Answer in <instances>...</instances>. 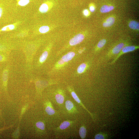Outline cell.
<instances>
[{"label":"cell","instance_id":"obj_1","mask_svg":"<svg viewBox=\"0 0 139 139\" xmlns=\"http://www.w3.org/2000/svg\"><path fill=\"white\" fill-rule=\"evenodd\" d=\"M125 46H126L125 44L123 42L120 43L116 45L106 55V58L109 59L112 58L113 57L114 58Z\"/></svg>","mask_w":139,"mask_h":139},{"label":"cell","instance_id":"obj_2","mask_svg":"<svg viewBox=\"0 0 139 139\" xmlns=\"http://www.w3.org/2000/svg\"><path fill=\"white\" fill-rule=\"evenodd\" d=\"M139 48V46H125L122 49L120 53L115 57L111 63V64H114L121 55L126 53L134 51Z\"/></svg>","mask_w":139,"mask_h":139},{"label":"cell","instance_id":"obj_3","mask_svg":"<svg viewBox=\"0 0 139 139\" xmlns=\"http://www.w3.org/2000/svg\"><path fill=\"white\" fill-rule=\"evenodd\" d=\"M75 53L74 52H70L63 56L61 59L57 63L59 66L63 65L65 63L71 60L74 57Z\"/></svg>","mask_w":139,"mask_h":139},{"label":"cell","instance_id":"obj_4","mask_svg":"<svg viewBox=\"0 0 139 139\" xmlns=\"http://www.w3.org/2000/svg\"><path fill=\"white\" fill-rule=\"evenodd\" d=\"M85 38V36L82 34H79L75 36L70 41L69 44L73 46L77 45L82 42Z\"/></svg>","mask_w":139,"mask_h":139},{"label":"cell","instance_id":"obj_5","mask_svg":"<svg viewBox=\"0 0 139 139\" xmlns=\"http://www.w3.org/2000/svg\"><path fill=\"white\" fill-rule=\"evenodd\" d=\"M65 106L67 111L70 113H73L76 111L74 104L70 101L67 100L66 101Z\"/></svg>","mask_w":139,"mask_h":139},{"label":"cell","instance_id":"obj_6","mask_svg":"<svg viewBox=\"0 0 139 139\" xmlns=\"http://www.w3.org/2000/svg\"><path fill=\"white\" fill-rule=\"evenodd\" d=\"M71 95L74 100L76 101L78 103L80 104L81 105H82L83 107L90 114L92 118L93 119V115L84 106L83 103L81 102V101L79 99V98L77 96L76 94L74 91H71L70 92Z\"/></svg>","mask_w":139,"mask_h":139},{"label":"cell","instance_id":"obj_7","mask_svg":"<svg viewBox=\"0 0 139 139\" xmlns=\"http://www.w3.org/2000/svg\"><path fill=\"white\" fill-rule=\"evenodd\" d=\"M115 21V18L113 17H110L107 18L105 22L103 24V26L104 27H108L112 26Z\"/></svg>","mask_w":139,"mask_h":139},{"label":"cell","instance_id":"obj_8","mask_svg":"<svg viewBox=\"0 0 139 139\" xmlns=\"http://www.w3.org/2000/svg\"><path fill=\"white\" fill-rule=\"evenodd\" d=\"M72 122L70 121H66L63 122L59 127H58V129L60 130H64L70 126L72 123Z\"/></svg>","mask_w":139,"mask_h":139},{"label":"cell","instance_id":"obj_9","mask_svg":"<svg viewBox=\"0 0 139 139\" xmlns=\"http://www.w3.org/2000/svg\"><path fill=\"white\" fill-rule=\"evenodd\" d=\"M55 99L57 103L60 104H61L64 101V96L61 93H58L55 95Z\"/></svg>","mask_w":139,"mask_h":139},{"label":"cell","instance_id":"obj_10","mask_svg":"<svg viewBox=\"0 0 139 139\" xmlns=\"http://www.w3.org/2000/svg\"><path fill=\"white\" fill-rule=\"evenodd\" d=\"M114 9V7L113 6L104 5L101 8L100 11L103 13H106L109 12Z\"/></svg>","mask_w":139,"mask_h":139},{"label":"cell","instance_id":"obj_11","mask_svg":"<svg viewBox=\"0 0 139 139\" xmlns=\"http://www.w3.org/2000/svg\"><path fill=\"white\" fill-rule=\"evenodd\" d=\"M45 111L46 113L50 115H54L55 113V111L50 103H49L48 105L45 108Z\"/></svg>","mask_w":139,"mask_h":139},{"label":"cell","instance_id":"obj_12","mask_svg":"<svg viewBox=\"0 0 139 139\" xmlns=\"http://www.w3.org/2000/svg\"><path fill=\"white\" fill-rule=\"evenodd\" d=\"M87 67V65L86 63L81 64L78 67L77 72L78 74H82L84 72Z\"/></svg>","mask_w":139,"mask_h":139},{"label":"cell","instance_id":"obj_13","mask_svg":"<svg viewBox=\"0 0 139 139\" xmlns=\"http://www.w3.org/2000/svg\"><path fill=\"white\" fill-rule=\"evenodd\" d=\"M79 136L82 139H84L86 137L87 134V130L85 126H81L79 130Z\"/></svg>","mask_w":139,"mask_h":139},{"label":"cell","instance_id":"obj_14","mask_svg":"<svg viewBox=\"0 0 139 139\" xmlns=\"http://www.w3.org/2000/svg\"><path fill=\"white\" fill-rule=\"evenodd\" d=\"M49 9V6L47 3H43L40 6L39 10L42 13H45L47 12Z\"/></svg>","mask_w":139,"mask_h":139},{"label":"cell","instance_id":"obj_15","mask_svg":"<svg viewBox=\"0 0 139 139\" xmlns=\"http://www.w3.org/2000/svg\"><path fill=\"white\" fill-rule=\"evenodd\" d=\"M129 27L133 30H139V23L136 21H130L129 24Z\"/></svg>","mask_w":139,"mask_h":139},{"label":"cell","instance_id":"obj_16","mask_svg":"<svg viewBox=\"0 0 139 139\" xmlns=\"http://www.w3.org/2000/svg\"><path fill=\"white\" fill-rule=\"evenodd\" d=\"M2 80L4 85L6 84L8 77V71L7 69L4 70L2 74Z\"/></svg>","mask_w":139,"mask_h":139},{"label":"cell","instance_id":"obj_17","mask_svg":"<svg viewBox=\"0 0 139 139\" xmlns=\"http://www.w3.org/2000/svg\"><path fill=\"white\" fill-rule=\"evenodd\" d=\"M48 55V52L47 51H45L44 52L39 58V62L42 63L44 62L47 59Z\"/></svg>","mask_w":139,"mask_h":139},{"label":"cell","instance_id":"obj_18","mask_svg":"<svg viewBox=\"0 0 139 139\" xmlns=\"http://www.w3.org/2000/svg\"><path fill=\"white\" fill-rule=\"evenodd\" d=\"M106 42V40L105 39H103L100 40L97 45V49L99 50L102 48L105 45Z\"/></svg>","mask_w":139,"mask_h":139},{"label":"cell","instance_id":"obj_19","mask_svg":"<svg viewBox=\"0 0 139 139\" xmlns=\"http://www.w3.org/2000/svg\"><path fill=\"white\" fill-rule=\"evenodd\" d=\"M50 30L49 27L47 26H43L39 28V32L41 33H47Z\"/></svg>","mask_w":139,"mask_h":139},{"label":"cell","instance_id":"obj_20","mask_svg":"<svg viewBox=\"0 0 139 139\" xmlns=\"http://www.w3.org/2000/svg\"><path fill=\"white\" fill-rule=\"evenodd\" d=\"M30 1V0H19L18 3L20 6H24L29 3Z\"/></svg>","mask_w":139,"mask_h":139},{"label":"cell","instance_id":"obj_21","mask_svg":"<svg viewBox=\"0 0 139 139\" xmlns=\"http://www.w3.org/2000/svg\"><path fill=\"white\" fill-rule=\"evenodd\" d=\"M107 135L100 133L96 135L95 137V139H104L107 138Z\"/></svg>","mask_w":139,"mask_h":139},{"label":"cell","instance_id":"obj_22","mask_svg":"<svg viewBox=\"0 0 139 139\" xmlns=\"http://www.w3.org/2000/svg\"><path fill=\"white\" fill-rule=\"evenodd\" d=\"M37 127L39 129L42 130L44 129L45 126L44 124L42 122H38L36 124Z\"/></svg>","mask_w":139,"mask_h":139},{"label":"cell","instance_id":"obj_23","mask_svg":"<svg viewBox=\"0 0 139 139\" xmlns=\"http://www.w3.org/2000/svg\"><path fill=\"white\" fill-rule=\"evenodd\" d=\"M7 26V30L8 29L10 30H12L14 29L15 28V26L13 25H10L8 26Z\"/></svg>","mask_w":139,"mask_h":139},{"label":"cell","instance_id":"obj_24","mask_svg":"<svg viewBox=\"0 0 139 139\" xmlns=\"http://www.w3.org/2000/svg\"><path fill=\"white\" fill-rule=\"evenodd\" d=\"M83 13L84 15L86 16H87L89 15V12L87 9L84 10L83 11Z\"/></svg>","mask_w":139,"mask_h":139},{"label":"cell","instance_id":"obj_25","mask_svg":"<svg viewBox=\"0 0 139 139\" xmlns=\"http://www.w3.org/2000/svg\"><path fill=\"white\" fill-rule=\"evenodd\" d=\"M89 9L91 12H94L95 9V7L94 5L92 4L90 5L89 7Z\"/></svg>","mask_w":139,"mask_h":139},{"label":"cell","instance_id":"obj_26","mask_svg":"<svg viewBox=\"0 0 139 139\" xmlns=\"http://www.w3.org/2000/svg\"><path fill=\"white\" fill-rule=\"evenodd\" d=\"M5 60V56L2 55L0 54V62H3Z\"/></svg>","mask_w":139,"mask_h":139},{"label":"cell","instance_id":"obj_27","mask_svg":"<svg viewBox=\"0 0 139 139\" xmlns=\"http://www.w3.org/2000/svg\"><path fill=\"white\" fill-rule=\"evenodd\" d=\"M7 30V26H6L2 28L1 29V30L3 31H4Z\"/></svg>","mask_w":139,"mask_h":139},{"label":"cell","instance_id":"obj_28","mask_svg":"<svg viewBox=\"0 0 139 139\" xmlns=\"http://www.w3.org/2000/svg\"><path fill=\"white\" fill-rule=\"evenodd\" d=\"M3 12V10L2 8L0 7V18L2 16V13Z\"/></svg>","mask_w":139,"mask_h":139},{"label":"cell","instance_id":"obj_29","mask_svg":"<svg viewBox=\"0 0 139 139\" xmlns=\"http://www.w3.org/2000/svg\"><path fill=\"white\" fill-rule=\"evenodd\" d=\"M4 49V48L3 46L0 45V50H3Z\"/></svg>","mask_w":139,"mask_h":139}]
</instances>
